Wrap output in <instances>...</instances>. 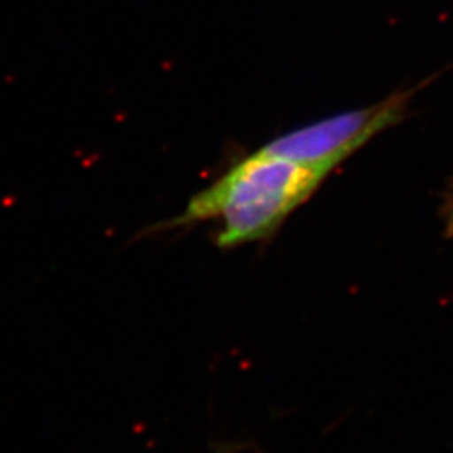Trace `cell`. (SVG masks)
<instances>
[{
  "mask_svg": "<svg viewBox=\"0 0 453 453\" xmlns=\"http://www.w3.org/2000/svg\"><path fill=\"white\" fill-rule=\"evenodd\" d=\"M326 177L327 173L311 165L262 148L195 195L170 226L219 220L220 249L259 242L271 237Z\"/></svg>",
  "mask_w": 453,
  "mask_h": 453,
  "instance_id": "obj_1",
  "label": "cell"
},
{
  "mask_svg": "<svg viewBox=\"0 0 453 453\" xmlns=\"http://www.w3.org/2000/svg\"><path fill=\"white\" fill-rule=\"evenodd\" d=\"M408 96L395 95L374 106L327 118L275 138L264 150L331 173L341 162L405 113Z\"/></svg>",
  "mask_w": 453,
  "mask_h": 453,
  "instance_id": "obj_2",
  "label": "cell"
},
{
  "mask_svg": "<svg viewBox=\"0 0 453 453\" xmlns=\"http://www.w3.org/2000/svg\"><path fill=\"white\" fill-rule=\"evenodd\" d=\"M449 234L450 235H453V198H452V203H450V209H449Z\"/></svg>",
  "mask_w": 453,
  "mask_h": 453,
  "instance_id": "obj_3",
  "label": "cell"
}]
</instances>
